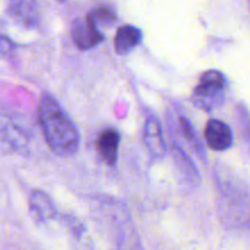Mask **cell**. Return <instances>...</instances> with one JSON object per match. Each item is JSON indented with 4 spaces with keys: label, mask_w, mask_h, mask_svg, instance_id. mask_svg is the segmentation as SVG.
Returning <instances> with one entry per match:
<instances>
[{
    "label": "cell",
    "mask_w": 250,
    "mask_h": 250,
    "mask_svg": "<svg viewBox=\"0 0 250 250\" xmlns=\"http://www.w3.org/2000/svg\"><path fill=\"white\" fill-rule=\"evenodd\" d=\"M180 127H181V131H182L183 137L186 138V141L190 144V146H192L193 150L198 154V156H199L203 161H205V156H204L205 150L202 146V142H200V139L198 138L197 132L194 131L192 124L189 122V120L185 116H181Z\"/></svg>",
    "instance_id": "cell-11"
},
{
    "label": "cell",
    "mask_w": 250,
    "mask_h": 250,
    "mask_svg": "<svg viewBox=\"0 0 250 250\" xmlns=\"http://www.w3.org/2000/svg\"><path fill=\"white\" fill-rule=\"evenodd\" d=\"M142 38H143V34L138 27L131 26V24L120 27L115 36V51L121 56L127 55L141 44Z\"/></svg>",
    "instance_id": "cell-8"
},
{
    "label": "cell",
    "mask_w": 250,
    "mask_h": 250,
    "mask_svg": "<svg viewBox=\"0 0 250 250\" xmlns=\"http://www.w3.org/2000/svg\"><path fill=\"white\" fill-rule=\"evenodd\" d=\"M171 153H172V160L175 163L177 172L182 182L187 186L195 187L200 183V175L197 166L194 165L192 159L186 154V151L177 144H173L171 146Z\"/></svg>",
    "instance_id": "cell-5"
},
{
    "label": "cell",
    "mask_w": 250,
    "mask_h": 250,
    "mask_svg": "<svg viewBox=\"0 0 250 250\" xmlns=\"http://www.w3.org/2000/svg\"><path fill=\"white\" fill-rule=\"evenodd\" d=\"M205 141L210 149L225 151L233 144V134L229 126L220 120H209L205 126Z\"/></svg>",
    "instance_id": "cell-4"
},
{
    "label": "cell",
    "mask_w": 250,
    "mask_h": 250,
    "mask_svg": "<svg viewBox=\"0 0 250 250\" xmlns=\"http://www.w3.org/2000/svg\"><path fill=\"white\" fill-rule=\"evenodd\" d=\"M11 15L27 27H32L37 23L36 9L31 0H19L11 7Z\"/></svg>",
    "instance_id": "cell-10"
},
{
    "label": "cell",
    "mask_w": 250,
    "mask_h": 250,
    "mask_svg": "<svg viewBox=\"0 0 250 250\" xmlns=\"http://www.w3.org/2000/svg\"><path fill=\"white\" fill-rule=\"evenodd\" d=\"M71 38L76 48L80 50H89L104 41V34L97 26L85 19H76L71 26Z\"/></svg>",
    "instance_id": "cell-3"
},
{
    "label": "cell",
    "mask_w": 250,
    "mask_h": 250,
    "mask_svg": "<svg viewBox=\"0 0 250 250\" xmlns=\"http://www.w3.org/2000/svg\"><path fill=\"white\" fill-rule=\"evenodd\" d=\"M38 122L46 144L59 156H72L80 148L81 137L60 103L51 95H43L38 107Z\"/></svg>",
    "instance_id": "cell-1"
},
{
    "label": "cell",
    "mask_w": 250,
    "mask_h": 250,
    "mask_svg": "<svg viewBox=\"0 0 250 250\" xmlns=\"http://www.w3.org/2000/svg\"><path fill=\"white\" fill-rule=\"evenodd\" d=\"M226 89V76L217 70H208L203 73L199 83L193 89L190 100L198 109L211 111L224 104Z\"/></svg>",
    "instance_id": "cell-2"
},
{
    "label": "cell",
    "mask_w": 250,
    "mask_h": 250,
    "mask_svg": "<svg viewBox=\"0 0 250 250\" xmlns=\"http://www.w3.org/2000/svg\"><path fill=\"white\" fill-rule=\"evenodd\" d=\"M88 19L89 21H92L98 28H100L102 26L107 27V26H111L115 21H116V16H115L114 12L109 9H98L94 10V11L90 12L88 15Z\"/></svg>",
    "instance_id": "cell-12"
},
{
    "label": "cell",
    "mask_w": 250,
    "mask_h": 250,
    "mask_svg": "<svg viewBox=\"0 0 250 250\" xmlns=\"http://www.w3.org/2000/svg\"><path fill=\"white\" fill-rule=\"evenodd\" d=\"M144 142L149 153L156 159L164 158L166 154V143L159 120L154 115L146 117L144 125Z\"/></svg>",
    "instance_id": "cell-7"
},
{
    "label": "cell",
    "mask_w": 250,
    "mask_h": 250,
    "mask_svg": "<svg viewBox=\"0 0 250 250\" xmlns=\"http://www.w3.org/2000/svg\"><path fill=\"white\" fill-rule=\"evenodd\" d=\"M28 211L32 220L37 224H44V222L54 219L56 215L53 200L43 190H34L31 193L28 202Z\"/></svg>",
    "instance_id": "cell-6"
},
{
    "label": "cell",
    "mask_w": 250,
    "mask_h": 250,
    "mask_svg": "<svg viewBox=\"0 0 250 250\" xmlns=\"http://www.w3.org/2000/svg\"><path fill=\"white\" fill-rule=\"evenodd\" d=\"M120 134L116 129L107 128L99 134L97 148L103 160L109 166H114L119 154Z\"/></svg>",
    "instance_id": "cell-9"
}]
</instances>
